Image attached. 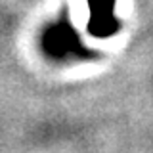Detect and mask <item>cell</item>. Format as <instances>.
Wrapping results in <instances>:
<instances>
[{
    "mask_svg": "<svg viewBox=\"0 0 153 153\" xmlns=\"http://www.w3.org/2000/svg\"><path fill=\"white\" fill-rule=\"evenodd\" d=\"M42 50L52 59H67V57H80L86 54L84 44L80 42L79 35L69 25L65 17L52 23L42 33Z\"/></svg>",
    "mask_w": 153,
    "mask_h": 153,
    "instance_id": "obj_1",
    "label": "cell"
},
{
    "mask_svg": "<svg viewBox=\"0 0 153 153\" xmlns=\"http://www.w3.org/2000/svg\"><path fill=\"white\" fill-rule=\"evenodd\" d=\"M88 33L96 38L113 36L121 23L115 17V0H88Z\"/></svg>",
    "mask_w": 153,
    "mask_h": 153,
    "instance_id": "obj_2",
    "label": "cell"
}]
</instances>
